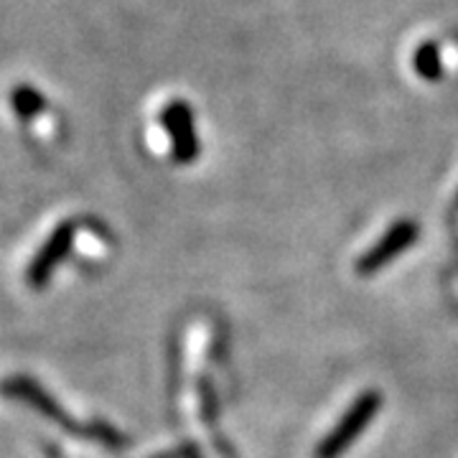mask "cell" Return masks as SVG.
Listing matches in <instances>:
<instances>
[{
    "mask_svg": "<svg viewBox=\"0 0 458 458\" xmlns=\"http://www.w3.org/2000/svg\"><path fill=\"white\" fill-rule=\"evenodd\" d=\"M377 408H379V394L377 393L361 394L360 400L354 403V408L344 415V420L336 426V430H334L328 438L321 441L318 451H316V456L318 458L342 456L344 451H346V445L354 441L361 430H364V426L375 418Z\"/></svg>",
    "mask_w": 458,
    "mask_h": 458,
    "instance_id": "obj_2",
    "label": "cell"
},
{
    "mask_svg": "<svg viewBox=\"0 0 458 458\" xmlns=\"http://www.w3.org/2000/svg\"><path fill=\"white\" fill-rule=\"evenodd\" d=\"M16 110L21 114H31L33 110H38V98L33 95L31 89H21L16 92Z\"/></svg>",
    "mask_w": 458,
    "mask_h": 458,
    "instance_id": "obj_6",
    "label": "cell"
},
{
    "mask_svg": "<svg viewBox=\"0 0 458 458\" xmlns=\"http://www.w3.org/2000/svg\"><path fill=\"white\" fill-rule=\"evenodd\" d=\"M72 245H74V227L72 225H59L51 232V237L33 255L31 265L26 270V280H29V285H31L33 291H41L49 283L56 265H62Z\"/></svg>",
    "mask_w": 458,
    "mask_h": 458,
    "instance_id": "obj_3",
    "label": "cell"
},
{
    "mask_svg": "<svg viewBox=\"0 0 458 458\" xmlns=\"http://www.w3.org/2000/svg\"><path fill=\"white\" fill-rule=\"evenodd\" d=\"M168 120H171V131H174V138H176V148H179V158L189 161L194 156V132H191V120H189V113L186 107H174L168 113Z\"/></svg>",
    "mask_w": 458,
    "mask_h": 458,
    "instance_id": "obj_5",
    "label": "cell"
},
{
    "mask_svg": "<svg viewBox=\"0 0 458 458\" xmlns=\"http://www.w3.org/2000/svg\"><path fill=\"white\" fill-rule=\"evenodd\" d=\"M415 234H418V229H415L412 222H400V225H397V227H394L372 252H369V255L361 258L360 273H375V270H379L385 262L393 260L397 252L408 250V247L412 245V240H415Z\"/></svg>",
    "mask_w": 458,
    "mask_h": 458,
    "instance_id": "obj_4",
    "label": "cell"
},
{
    "mask_svg": "<svg viewBox=\"0 0 458 458\" xmlns=\"http://www.w3.org/2000/svg\"><path fill=\"white\" fill-rule=\"evenodd\" d=\"M0 393L5 394V397H11V400H21V403L31 405L38 415H44L47 420L62 426L66 433H72V436L95 438V441L105 443V445H110V448L125 445V438L110 426H105V423L80 426L77 420H72V415H69V412H66V410L62 408L41 385H38V382H33L31 377H11V379H5V382L0 385Z\"/></svg>",
    "mask_w": 458,
    "mask_h": 458,
    "instance_id": "obj_1",
    "label": "cell"
}]
</instances>
